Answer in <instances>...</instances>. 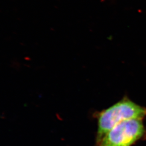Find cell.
<instances>
[{
    "instance_id": "cell-1",
    "label": "cell",
    "mask_w": 146,
    "mask_h": 146,
    "mask_svg": "<svg viewBox=\"0 0 146 146\" xmlns=\"http://www.w3.org/2000/svg\"><path fill=\"white\" fill-rule=\"evenodd\" d=\"M146 116V108L127 98L100 113L98 116L97 141L115 125L126 120H142Z\"/></svg>"
},
{
    "instance_id": "cell-2",
    "label": "cell",
    "mask_w": 146,
    "mask_h": 146,
    "mask_svg": "<svg viewBox=\"0 0 146 146\" xmlns=\"http://www.w3.org/2000/svg\"><path fill=\"white\" fill-rule=\"evenodd\" d=\"M141 119L126 120L115 125L97 141L98 146H131L146 134Z\"/></svg>"
}]
</instances>
